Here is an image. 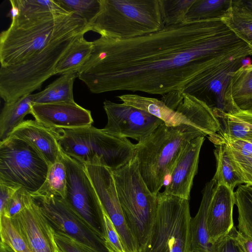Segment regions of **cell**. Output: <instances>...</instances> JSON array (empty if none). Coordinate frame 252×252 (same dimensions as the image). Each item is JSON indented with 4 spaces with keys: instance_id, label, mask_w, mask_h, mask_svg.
I'll return each mask as SVG.
<instances>
[{
    "instance_id": "cell-30",
    "label": "cell",
    "mask_w": 252,
    "mask_h": 252,
    "mask_svg": "<svg viewBox=\"0 0 252 252\" xmlns=\"http://www.w3.org/2000/svg\"><path fill=\"white\" fill-rule=\"evenodd\" d=\"M241 40L252 49V14L232 0L228 13L221 19Z\"/></svg>"
},
{
    "instance_id": "cell-14",
    "label": "cell",
    "mask_w": 252,
    "mask_h": 252,
    "mask_svg": "<svg viewBox=\"0 0 252 252\" xmlns=\"http://www.w3.org/2000/svg\"><path fill=\"white\" fill-rule=\"evenodd\" d=\"M103 108L107 123L102 129L111 135L131 138L141 143L164 122L150 113L126 105L106 100Z\"/></svg>"
},
{
    "instance_id": "cell-21",
    "label": "cell",
    "mask_w": 252,
    "mask_h": 252,
    "mask_svg": "<svg viewBox=\"0 0 252 252\" xmlns=\"http://www.w3.org/2000/svg\"><path fill=\"white\" fill-rule=\"evenodd\" d=\"M216 185L212 179L206 183L199 210L190 222L191 246L192 252H214V245L210 243L207 227V214L213 189Z\"/></svg>"
},
{
    "instance_id": "cell-35",
    "label": "cell",
    "mask_w": 252,
    "mask_h": 252,
    "mask_svg": "<svg viewBox=\"0 0 252 252\" xmlns=\"http://www.w3.org/2000/svg\"><path fill=\"white\" fill-rule=\"evenodd\" d=\"M0 242L8 245L15 252H32L10 218L0 216Z\"/></svg>"
},
{
    "instance_id": "cell-12",
    "label": "cell",
    "mask_w": 252,
    "mask_h": 252,
    "mask_svg": "<svg viewBox=\"0 0 252 252\" xmlns=\"http://www.w3.org/2000/svg\"><path fill=\"white\" fill-rule=\"evenodd\" d=\"M61 160L66 170L64 199L95 232L103 237L101 222L102 207L85 165L63 152Z\"/></svg>"
},
{
    "instance_id": "cell-2",
    "label": "cell",
    "mask_w": 252,
    "mask_h": 252,
    "mask_svg": "<svg viewBox=\"0 0 252 252\" xmlns=\"http://www.w3.org/2000/svg\"><path fill=\"white\" fill-rule=\"evenodd\" d=\"M84 29L92 31L90 24L74 13L12 19L9 28L0 34V66L23 63L53 40Z\"/></svg>"
},
{
    "instance_id": "cell-4",
    "label": "cell",
    "mask_w": 252,
    "mask_h": 252,
    "mask_svg": "<svg viewBox=\"0 0 252 252\" xmlns=\"http://www.w3.org/2000/svg\"><path fill=\"white\" fill-rule=\"evenodd\" d=\"M90 29L77 31L48 44L39 53L20 64L0 68V95L6 103L32 94L55 75L59 62L74 41Z\"/></svg>"
},
{
    "instance_id": "cell-41",
    "label": "cell",
    "mask_w": 252,
    "mask_h": 252,
    "mask_svg": "<svg viewBox=\"0 0 252 252\" xmlns=\"http://www.w3.org/2000/svg\"><path fill=\"white\" fill-rule=\"evenodd\" d=\"M209 136L224 143L229 149L243 155L252 157V138L244 140L229 141L220 138L216 134Z\"/></svg>"
},
{
    "instance_id": "cell-40",
    "label": "cell",
    "mask_w": 252,
    "mask_h": 252,
    "mask_svg": "<svg viewBox=\"0 0 252 252\" xmlns=\"http://www.w3.org/2000/svg\"><path fill=\"white\" fill-rule=\"evenodd\" d=\"M54 237L58 248L62 252H99L60 231L54 230Z\"/></svg>"
},
{
    "instance_id": "cell-36",
    "label": "cell",
    "mask_w": 252,
    "mask_h": 252,
    "mask_svg": "<svg viewBox=\"0 0 252 252\" xmlns=\"http://www.w3.org/2000/svg\"><path fill=\"white\" fill-rule=\"evenodd\" d=\"M67 12L74 13L91 23L100 10V0H56Z\"/></svg>"
},
{
    "instance_id": "cell-27",
    "label": "cell",
    "mask_w": 252,
    "mask_h": 252,
    "mask_svg": "<svg viewBox=\"0 0 252 252\" xmlns=\"http://www.w3.org/2000/svg\"><path fill=\"white\" fill-rule=\"evenodd\" d=\"M215 147L214 154L217 161V169L213 179L216 184H223L233 190L235 187L244 183L236 171L226 145L211 136L208 137Z\"/></svg>"
},
{
    "instance_id": "cell-6",
    "label": "cell",
    "mask_w": 252,
    "mask_h": 252,
    "mask_svg": "<svg viewBox=\"0 0 252 252\" xmlns=\"http://www.w3.org/2000/svg\"><path fill=\"white\" fill-rule=\"evenodd\" d=\"M120 205L130 230L138 241L140 252L150 239L157 209V195L144 182L134 157L121 167L112 170Z\"/></svg>"
},
{
    "instance_id": "cell-29",
    "label": "cell",
    "mask_w": 252,
    "mask_h": 252,
    "mask_svg": "<svg viewBox=\"0 0 252 252\" xmlns=\"http://www.w3.org/2000/svg\"><path fill=\"white\" fill-rule=\"evenodd\" d=\"M231 6L232 0H195L184 22L222 19L228 13Z\"/></svg>"
},
{
    "instance_id": "cell-47",
    "label": "cell",
    "mask_w": 252,
    "mask_h": 252,
    "mask_svg": "<svg viewBox=\"0 0 252 252\" xmlns=\"http://www.w3.org/2000/svg\"><path fill=\"white\" fill-rule=\"evenodd\" d=\"M62 252L60 250H59V252Z\"/></svg>"
},
{
    "instance_id": "cell-9",
    "label": "cell",
    "mask_w": 252,
    "mask_h": 252,
    "mask_svg": "<svg viewBox=\"0 0 252 252\" xmlns=\"http://www.w3.org/2000/svg\"><path fill=\"white\" fill-rule=\"evenodd\" d=\"M49 167L26 140L10 135L0 142V183L35 193L45 182Z\"/></svg>"
},
{
    "instance_id": "cell-5",
    "label": "cell",
    "mask_w": 252,
    "mask_h": 252,
    "mask_svg": "<svg viewBox=\"0 0 252 252\" xmlns=\"http://www.w3.org/2000/svg\"><path fill=\"white\" fill-rule=\"evenodd\" d=\"M100 10L90 23L100 36L125 39L162 30L159 0H100Z\"/></svg>"
},
{
    "instance_id": "cell-46",
    "label": "cell",
    "mask_w": 252,
    "mask_h": 252,
    "mask_svg": "<svg viewBox=\"0 0 252 252\" xmlns=\"http://www.w3.org/2000/svg\"><path fill=\"white\" fill-rule=\"evenodd\" d=\"M0 252H15V251L7 244L0 242Z\"/></svg>"
},
{
    "instance_id": "cell-24",
    "label": "cell",
    "mask_w": 252,
    "mask_h": 252,
    "mask_svg": "<svg viewBox=\"0 0 252 252\" xmlns=\"http://www.w3.org/2000/svg\"><path fill=\"white\" fill-rule=\"evenodd\" d=\"M228 93L240 110L252 112V64H243L232 73Z\"/></svg>"
},
{
    "instance_id": "cell-26",
    "label": "cell",
    "mask_w": 252,
    "mask_h": 252,
    "mask_svg": "<svg viewBox=\"0 0 252 252\" xmlns=\"http://www.w3.org/2000/svg\"><path fill=\"white\" fill-rule=\"evenodd\" d=\"M77 72L61 75L43 91L33 94V104L75 102L73 85Z\"/></svg>"
},
{
    "instance_id": "cell-22",
    "label": "cell",
    "mask_w": 252,
    "mask_h": 252,
    "mask_svg": "<svg viewBox=\"0 0 252 252\" xmlns=\"http://www.w3.org/2000/svg\"><path fill=\"white\" fill-rule=\"evenodd\" d=\"M117 97L124 104L144 110L157 117L168 126L186 124L197 127L182 114L168 107L161 100L132 94L119 95Z\"/></svg>"
},
{
    "instance_id": "cell-31",
    "label": "cell",
    "mask_w": 252,
    "mask_h": 252,
    "mask_svg": "<svg viewBox=\"0 0 252 252\" xmlns=\"http://www.w3.org/2000/svg\"><path fill=\"white\" fill-rule=\"evenodd\" d=\"M12 0L18 12V16L14 19H31L52 14L71 13L64 9L56 0Z\"/></svg>"
},
{
    "instance_id": "cell-10",
    "label": "cell",
    "mask_w": 252,
    "mask_h": 252,
    "mask_svg": "<svg viewBox=\"0 0 252 252\" xmlns=\"http://www.w3.org/2000/svg\"><path fill=\"white\" fill-rule=\"evenodd\" d=\"M245 59L225 57L217 61L194 77L182 92L205 103L215 116L240 111L228 90L232 73L243 64Z\"/></svg>"
},
{
    "instance_id": "cell-25",
    "label": "cell",
    "mask_w": 252,
    "mask_h": 252,
    "mask_svg": "<svg viewBox=\"0 0 252 252\" xmlns=\"http://www.w3.org/2000/svg\"><path fill=\"white\" fill-rule=\"evenodd\" d=\"M33 94L25 95L16 101L4 103L0 115V140L10 136L13 130L23 121L26 115L32 114Z\"/></svg>"
},
{
    "instance_id": "cell-13",
    "label": "cell",
    "mask_w": 252,
    "mask_h": 252,
    "mask_svg": "<svg viewBox=\"0 0 252 252\" xmlns=\"http://www.w3.org/2000/svg\"><path fill=\"white\" fill-rule=\"evenodd\" d=\"M84 165L102 207L119 234L125 252H140L139 244L126 221L112 170L100 160Z\"/></svg>"
},
{
    "instance_id": "cell-23",
    "label": "cell",
    "mask_w": 252,
    "mask_h": 252,
    "mask_svg": "<svg viewBox=\"0 0 252 252\" xmlns=\"http://www.w3.org/2000/svg\"><path fill=\"white\" fill-rule=\"evenodd\" d=\"M215 116L220 126L216 134L218 137L229 141L252 138V112L240 110L232 113H219Z\"/></svg>"
},
{
    "instance_id": "cell-45",
    "label": "cell",
    "mask_w": 252,
    "mask_h": 252,
    "mask_svg": "<svg viewBox=\"0 0 252 252\" xmlns=\"http://www.w3.org/2000/svg\"><path fill=\"white\" fill-rule=\"evenodd\" d=\"M237 3L252 14V0H236Z\"/></svg>"
},
{
    "instance_id": "cell-38",
    "label": "cell",
    "mask_w": 252,
    "mask_h": 252,
    "mask_svg": "<svg viewBox=\"0 0 252 252\" xmlns=\"http://www.w3.org/2000/svg\"><path fill=\"white\" fill-rule=\"evenodd\" d=\"M32 200L31 193L20 188L10 199L0 216L12 218L27 207Z\"/></svg>"
},
{
    "instance_id": "cell-1",
    "label": "cell",
    "mask_w": 252,
    "mask_h": 252,
    "mask_svg": "<svg viewBox=\"0 0 252 252\" xmlns=\"http://www.w3.org/2000/svg\"><path fill=\"white\" fill-rule=\"evenodd\" d=\"M93 42L92 53L78 77L94 94L182 92L217 61L228 56L246 58L252 52L221 19L165 26L129 39L100 36Z\"/></svg>"
},
{
    "instance_id": "cell-7",
    "label": "cell",
    "mask_w": 252,
    "mask_h": 252,
    "mask_svg": "<svg viewBox=\"0 0 252 252\" xmlns=\"http://www.w3.org/2000/svg\"><path fill=\"white\" fill-rule=\"evenodd\" d=\"M62 151L81 163H93L96 158L114 170L127 163L135 155V144L126 138L114 136L92 125L60 129Z\"/></svg>"
},
{
    "instance_id": "cell-8",
    "label": "cell",
    "mask_w": 252,
    "mask_h": 252,
    "mask_svg": "<svg viewBox=\"0 0 252 252\" xmlns=\"http://www.w3.org/2000/svg\"><path fill=\"white\" fill-rule=\"evenodd\" d=\"M157 200L152 233L141 252H192L189 200L162 192Z\"/></svg>"
},
{
    "instance_id": "cell-39",
    "label": "cell",
    "mask_w": 252,
    "mask_h": 252,
    "mask_svg": "<svg viewBox=\"0 0 252 252\" xmlns=\"http://www.w3.org/2000/svg\"><path fill=\"white\" fill-rule=\"evenodd\" d=\"M227 148L235 168L244 183L252 186V157Z\"/></svg>"
},
{
    "instance_id": "cell-34",
    "label": "cell",
    "mask_w": 252,
    "mask_h": 252,
    "mask_svg": "<svg viewBox=\"0 0 252 252\" xmlns=\"http://www.w3.org/2000/svg\"><path fill=\"white\" fill-rule=\"evenodd\" d=\"M66 186L65 167L60 158L50 166L46 181L37 191L49 192L65 198Z\"/></svg>"
},
{
    "instance_id": "cell-3",
    "label": "cell",
    "mask_w": 252,
    "mask_h": 252,
    "mask_svg": "<svg viewBox=\"0 0 252 252\" xmlns=\"http://www.w3.org/2000/svg\"><path fill=\"white\" fill-rule=\"evenodd\" d=\"M205 136L197 127L161 124L147 139L135 144L139 172L150 190L157 195L170 176L182 150L192 139Z\"/></svg>"
},
{
    "instance_id": "cell-42",
    "label": "cell",
    "mask_w": 252,
    "mask_h": 252,
    "mask_svg": "<svg viewBox=\"0 0 252 252\" xmlns=\"http://www.w3.org/2000/svg\"><path fill=\"white\" fill-rule=\"evenodd\" d=\"M214 252H241V249L230 231L214 244Z\"/></svg>"
},
{
    "instance_id": "cell-32",
    "label": "cell",
    "mask_w": 252,
    "mask_h": 252,
    "mask_svg": "<svg viewBox=\"0 0 252 252\" xmlns=\"http://www.w3.org/2000/svg\"><path fill=\"white\" fill-rule=\"evenodd\" d=\"M234 197L238 211V232L252 238V186L239 185Z\"/></svg>"
},
{
    "instance_id": "cell-16",
    "label": "cell",
    "mask_w": 252,
    "mask_h": 252,
    "mask_svg": "<svg viewBox=\"0 0 252 252\" xmlns=\"http://www.w3.org/2000/svg\"><path fill=\"white\" fill-rule=\"evenodd\" d=\"M32 115L38 122L55 129H72L92 125L91 112L75 102L34 104Z\"/></svg>"
},
{
    "instance_id": "cell-48",
    "label": "cell",
    "mask_w": 252,
    "mask_h": 252,
    "mask_svg": "<svg viewBox=\"0 0 252 252\" xmlns=\"http://www.w3.org/2000/svg\"><path fill=\"white\" fill-rule=\"evenodd\" d=\"M241 252H243L242 250H241Z\"/></svg>"
},
{
    "instance_id": "cell-33",
    "label": "cell",
    "mask_w": 252,
    "mask_h": 252,
    "mask_svg": "<svg viewBox=\"0 0 252 252\" xmlns=\"http://www.w3.org/2000/svg\"><path fill=\"white\" fill-rule=\"evenodd\" d=\"M195 0H159L165 26L184 22L186 16Z\"/></svg>"
},
{
    "instance_id": "cell-37",
    "label": "cell",
    "mask_w": 252,
    "mask_h": 252,
    "mask_svg": "<svg viewBox=\"0 0 252 252\" xmlns=\"http://www.w3.org/2000/svg\"><path fill=\"white\" fill-rule=\"evenodd\" d=\"M101 222L105 245L108 251L109 252H125L119 234L103 208Z\"/></svg>"
},
{
    "instance_id": "cell-18",
    "label": "cell",
    "mask_w": 252,
    "mask_h": 252,
    "mask_svg": "<svg viewBox=\"0 0 252 252\" xmlns=\"http://www.w3.org/2000/svg\"><path fill=\"white\" fill-rule=\"evenodd\" d=\"M161 100L186 117L205 136L215 134L220 130V124L212 110L194 96L182 92H173L162 95Z\"/></svg>"
},
{
    "instance_id": "cell-17",
    "label": "cell",
    "mask_w": 252,
    "mask_h": 252,
    "mask_svg": "<svg viewBox=\"0 0 252 252\" xmlns=\"http://www.w3.org/2000/svg\"><path fill=\"white\" fill-rule=\"evenodd\" d=\"M204 136L191 140L180 153L170 175L165 193L189 200L193 180L197 172L199 157Z\"/></svg>"
},
{
    "instance_id": "cell-43",
    "label": "cell",
    "mask_w": 252,
    "mask_h": 252,
    "mask_svg": "<svg viewBox=\"0 0 252 252\" xmlns=\"http://www.w3.org/2000/svg\"><path fill=\"white\" fill-rule=\"evenodd\" d=\"M19 189L0 183V214L3 212L8 202Z\"/></svg>"
},
{
    "instance_id": "cell-15",
    "label": "cell",
    "mask_w": 252,
    "mask_h": 252,
    "mask_svg": "<svg viewBox=\"0 0 252 252\" xmlns=\"http://www.w3.org/2000/svg\"><path fill=\"white\" fill-rule=\"evenodd\" d=\"M10 219L32 252H59L54 229L33 198L27 207Z\"/></svg>"
},
{
    "instance_id": "cell-28",
    "label": "cell",
    "mask_w": 252,
    "mask_h": 252,
    "mask_svg": "<svg viewBox=\"0 0 252 252\" xmlns=\"http://www.w3.org/2000/svg\"><path fill=\"white\" fill-rule=\"evenodd\" d=\"M82 35L78 37L59 62L55 75L78 72L90 58L94 47L93 41H87Z\"/></svg>"
},
{
    "instance_id": "cell-20",
    "label": "cell",
    "mask_w": 252,
    "mask_h": 252,
    "mask_svg": "<svg viewBox=\"0 0 252 252\" xmlns=\"http://www.w3.org/2000/svg\"><path fill=\"white\" fill-rule=\"evenodd\" d=\"M61 135L60 129L48 127L36 120H28L16 127L10 135L33 145L50 166L61 158L62 151L58 142Z\"/></svg>"
},
{
    "instance_id": "cell-44",
    "label": "cell",
    "mask_w": 252,
    "mask_h": 252,
    "mask_svg": "<svg viewBox=\"0 0 252 252\" xmlns=\"http://www.w3.org/2000/svg\"><path fill=\"white\" fill-rule=\"evenodd\" d=\"M230 232L236 240L243 252H252V238L242 235L236 230L234 226Z\"/></svg>"
},
{
    "instance_id": "cell-11",
    "label": "cell",
    "mask_w": 252,
    "mask_h": 252,
    "mask_svg": "<svg viewBox=\"0 0 252 252\" xmlns=\"http://www.w3.org/2000/svg\"><path fill=\"white\" fill-rule=\"evenodd\" d=\"M31 194L54 230L66 234L99 252H109L104 238L95 232L64 198L45 192Z\"/></svg>"
},
{
    "instance_id": "cell-19",
    "label": "cell",
    "mask_w": 252,
    "mask_h": 252,
    "mask_svg": "<svg viewBox=\"0 0 252 252\" xmlns=\"http://www.w3.org/2000/svg\"><path fill=\"white\" fill-rule=\"evenodd\" d=\"M234 192L226 185L216 184L207 214V227L210 243L214 244L228 234L234 226L233 209Z\"/></svg>"
}]
</instances>
